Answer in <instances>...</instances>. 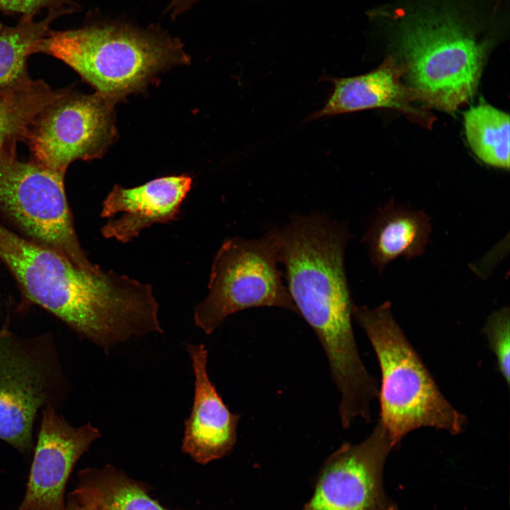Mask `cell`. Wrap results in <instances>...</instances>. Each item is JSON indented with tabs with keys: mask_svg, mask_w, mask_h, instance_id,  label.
<instances>
[{
	"mask_svg": "<svg viewBox=\"0 0 510 510\" xmlns=\"http://www.w3.org/2000/svg\"><path fill=\"white\" fill-rule=\"evenodd\" d=\"M70 389L50 332L26 337L0 328V440L31 455L40 410L60 411Z\"/></svg>",
	"mask_w": 510,
	"mask_h": 510,
	"instance_id": "6",
	"label": "cell"
},
{
	"mask_svg": "<svg viewBox=\"0 0 510 510\" xmlns=\"http://www.w3.org/2000/svg\"><path fill=\"white\" fill-rule=\"evenodd\" d=\"M0 259L27 301L62 321L108 353L156 328L152 286L113 271H84L64 255L0 223Z\"/></svg>",
	"mask_w": 510,
	"mask_h": 510,
	"instance_id": "2",
	"label": "cell"
},
{
	"mask_svg": "<svg viewBox=\"0 0 510 510\" xmlns=\"http://www.w3.org/2000/svg\"><path fill=\"white\" fill-rule=\"evenodd\" d=\"M186 348L194 375V395L184 422L181 448L194 461L205 465L232 451L240 415L230 412L209 377L206 346L187 344Z\"/></svg>",
	"mask_w": 510,
	"mask_h": 510,
	"instance_id": "14",
	"label": "cell"
},
{
	"mask_svg": "<svg viewBox=\"0 0 510 510\" xmlns=\"http://www.w3.org/2000/svg\"><path fill=\"white\" fill-rule=\"evenodd\" d=\"M393 448L379 421L363 441L342 443L324 460L313 494L302 510H399L382 480Z\"/></svg>",
	"mask_w": 510,
	"mask_h": 510,
	"instance_id": "10",
	"label": "cell"
},
{
	"mask_svg": "<svg viewBox=\"0 0 510 510\" xmlns=\"http://www.w3.org/2000/svg\"><path fill=\"white\" fill-rule=\"evenodd\" d=\"M405 17L394 41L407 85L421 103L453 113L475 94L488 45L478 41L465 21L449 8Z\"/></svg>",
	"mask_w": 510,
	"mask_h": 510,
	"instance_id": "5",
	"label": "cell"
},
{
	"mask_svg": "<svg viewBox=\"0 0 510 510\" xmlns=\"http://www.w3.org/2000/svg\"><path fill=\"white\" fill-rule=\"evenodd\" d=\"M114 102L69 89L35 118L25 140L30 161L65 175L76 160L101 157L116 135Z\"/></svg>",
	"mask_w": 510,
	"mask_h": 510,
	"instance_id": "9",
	"label": "cell"
},
{
	"mask_svg": "<svg viewBox=\"0 0 510 510\" xmlns=\"http://www.w3.org/2000/svg\"><path fill=\"white\" fill-rule=\"evenodd\" d=\"M34 53L61 60L114 103L142 89L156 74L189 61L176 38L154 26L118 22L50 30L38 41Z\"/></svg>",
	"mask_w": 510,
	"mask_h": 510,
	"instance_id": "3",
	"label": "cell"
},
{
	"mask_svg": "<svg viewBox=\"0 0 510 510\" xmlns=\"http://www.w3.org/2000/svg\"><path fill=\"white\" fill-rule=\"evenodd\" d=\"M76 489L95 510H168L149 496L147 486L110 465L81 470Z\"/></svg>",
	"mask_w": 510,
	"mask_h": 510,
	"instance_id": "17",
	"label": "cell"
},
{
	"mask_svg": "<svg viewBox=\"0 0 510 510\" xmlns=\"http://www.w3.org/2000/svg\"><path fill=\"white\" fill-rule=\"evenodd\" d=\"M406 69L393 56H388L373 71L358 76H327L333 90L324 106L307 118L312 121L372 108L399 110L413 123L430 128L434 117L414 106L421 103L416 91L402 82Z\"/></svg>",
	"mask_w": 510,
	"mask_h": 510,
	"instance_id": "12",
	"label": "cell"
},
{
	"mask_svg": "<svg viewBox=\"0 0 510 510\" xmlns=\"http://www.w3.org/2000/svg\"><path fill=\"white\" fill-rule=\"evenodd\" d=\"M353 318L369 339L380 366L378 421L394 448L421 427L463 432L465 416L442 394L431 374L395 320L390 301L353 307Z\"/></svg>",
	"mask_w": 510,
	"mask_h": 510,
	"instance_id": "4",
	"label": "cell"
},
{
	"mask_svg": "<svg viewBox=\"0 0 510 510\" xmlns=\"http://www.w3.org/2000/svg\"><path fill=\"white\" fill-rule=\"evenodd\" d=\"M63 510H95V509L86 498L76 489L69 494Z\"/></svg>",
	"mask_w": 510,
	"mask_h": 510,
	"instance_id": "22",
	"label": "cell"
},
{
	"mask_svg": "<svg viewBox=\"0 0 510 510\" xmlns=\"http://www.w3.org/2000/svg\"><path fill=\"white\" fill-rule=\"evenodd\" d=\"M468 142L476 156L488 165L509 169V115L480 102L464 113Z\"/></svg>",
	"mask_w": 510,
	"mask_h": 510,
	"instance_id": "18",
	"label": "cell"
},
{
	"mask_svg": "<svg viewBox=\"0 0 510 510\" xmlns=\"http://www.w3.org/2000/svg\"><path fill=\"white\" fill-rule=\"evenodd\" d=\"M280 248L279 227L256 239H225L211 266L207 295L193 310L195 324L211 334L230 315L259 307L299 315L278 268Z\"/></svg>",
	"mask_w": 510,
	"mask_h": 510,
	"instance_id": "7",
	"label": "cell"
},
{
	"mask_svg": "<svg viewBox=\"0 0 510 510\" xmlns=\"http://www.w3.org/2000/svg\"><path fill=\"white\" fill-rule=\"evenodd\" d=\"M196 0H171L166 11L175 20L180 15L188 11Z\"/></svg>",
	"mask_w": 510,
	"mask_h": 510,
	"instance_id": "23",
	"label": "cell"
},
{
	"mask_svg": "<svg viewBox=\"0 0 510 510\" xmlns=\"http://www.w3.org/2000/svg\"><path fill=\"white\" fill-rule=\"evenodd\" d=\"M66 6H77L68 0H0V11L19 13L23 16H34L40 10H49Z\"/></svg>",
	"mask_w": 510,
	"mask_h": 510,
	"instance_id": "21",
	"label": "cell"
},
{
	"mask_svg": "<svg viewBox=\"0 0 510 510\" xmlns=\"http://www.w3.org/2000/svg\"><path fill=\"white\" fill-rule=\"evenodd\" d=\"M431 234L429 217L421 210L396 204L380 207L363 237L373 265L380 273L395 259L422 255Z\"/></svg>",
	"mask_w": 510,
	"mask_h": 510,
	"instance_id": "15",
	"label": "cell"
},
{
	"mask_svg": "<svg viewBox=\"0 0 510 510\" xmlns=\"http://www.w3.org/2000/svg\"><path fill=\"white\" fill-rule=\"evenodd\" d=\"M279 233L286 287L326 354L340 393V420L367 419L379 385L361 360L352 327L354 305L344 266L351 236L344 224L319 213L296 215Z\"/></svg>",
	"mask_w": 510,
	"mask_h": 510,
	"instance_id": "1",
	"label": "cell"
},
{
	"mask_svg": "<svg viewBox=\"0 0 510 510\" xmlns=\"http://www.w3.org/2000/svg\"><path fill=\"white\" fill-rule=\"evenodd\" d=\"M101 436L91 422L74 426L56 408H43L27 489L17 510H63L72 471Z\"/></svg>",
	"mask_w": 510,
	"mask_h": 510,
	"instance_id": "11",
	"label": "cell"
},
{
	"mask_svg": "<svg viewBox=\"0 0 510 510\" xmlns=\"http://www.w3.org/2000/svg\"><path fill=\"white\" fill-rule=\"evenodd\" d=\"M64 176L19 160L16 149L0 150V210L29 239L84 271L98 272L101 268L89 259L76 233Z\"/></svg>",
	"mask_w": 510,
	"mask_h": 510,
	"instance_id": "8",
	"label": "cell"
},
{
	"mask_svg": "<svg viewBox=\"0 0 510 510\" xmlns=\"http://www.w3.org/2000/svg\"><path fill=\"white\" fill-rule=\"evenodd\" d=\"M509 314V307H503L492 312L487 318L483 328L489 346L496 357L497 368L507 385H509L510 379Z\"/></svg>",
	"mask_w": 510,
	"mask_h": 510,
	"instance_id": "20",
	"label": "cell"
},
{
	"mask_svg": "<svg viewBox=\"0 0 510 510\" xmlns=\"http://www.w3.org/2000/svg\"><path fill=\"white\" fill-rule=\"evenodd\" d=\"M66 89H52L42 80L28 88L0 97V150L16 149L25 142L39 113L60 97Z\"/></svg>",
	"mask_w": 510,
	"mask_h": 510,
	"instance_id": "19",
	"label": "cell"
},
{
	"mask_svg": "<svg viewBox=\"0 0 510 510\" xmlns=\"http://www.w3.org/2000/svg\"><path fill=\"white\" fill-rule=\"evenodd\" d=\"M191 184L190 176L181 175L130 188L115 186L102 204L101 216L109 218L101 229L102 236L126 244L152 225L176 220Z\"/></svg>",
	"mask_w": 510,
	"mask_h": 510,
	"instance_id": "13",
	"label": "cell"
},
{
	"mask_svg": "<svg viewBox=\"0 0 510 510\" xmlns=\"http://www.w3.org/2000/svg\"><path fill=\"white\" fill-rule=\"evenodd\" d=\"M74 10L72 6L50 9L46 18L39 21H35L33 16H23L12 27L0 23V97L33 84L27 62L34 54L36 43L50 30V26L55 19Z\"/></svg>",
	"mask_w": 510,
	"mask_h": 510,
	"instance_id": "16",
	"label": "cell"
}]
</instances>
